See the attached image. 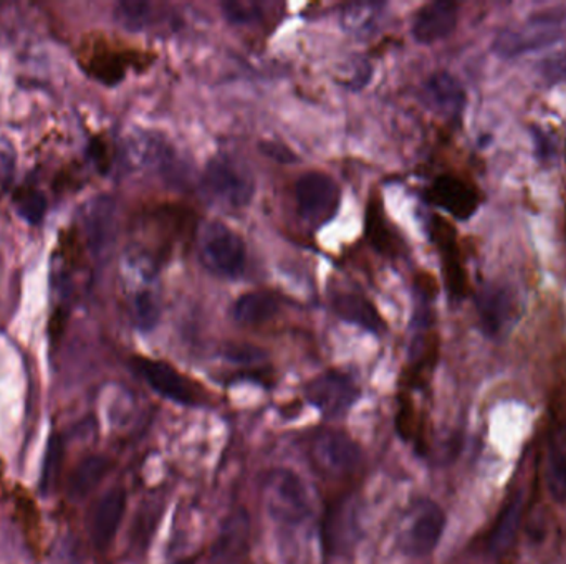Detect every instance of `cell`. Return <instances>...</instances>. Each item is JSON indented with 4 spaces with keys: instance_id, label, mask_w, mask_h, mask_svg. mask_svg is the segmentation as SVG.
Instances as JSON below:
<instances>
[{
    "instance_id": "24",
    "label": "cell",
    "mask_w": 566,
    "mask_h": 564,
    "mask_svg": "<svg viewBox=\"0 0 566 564\" xmlns=\"http://www.w3.org/2000/svg\"><path fill=\"white\" fill-rule=\"evenodd\" d=\"M546 488L552 499L556 502L566 500V456L558 449L552 447L546 457Z\"/></svg>"
},
{
    "instance_id": "27",
    "label": "cell",
    "mask_w": 566,
    "mask_h": 564,
    "mask_svg": "<svg viewBox=\"0 0 566 564\" xmlns=\"http://www.w3.org/2000/svg\"><path fill=\"white\" fill-rule=\"evenodd\" d=\"M63 444L59 436H52L47 446L46 460H43L42 475H40V488L43 493L55 484L62 467Z\"/></svg>"
},
{
    "instance_id": "23",
    "label": "cell",
    "mask_w": 566,
    "mask_h": 564,
    "mask_svg": "<svg viewBox=\"0 0 566 564\" xmlns=\"http://www.w3.org/2000/svg\"><path fill=\"white\" fill-rule=\"evenodd\" d=\"M15 210L22 219L31 226L42 222L47 213V197L40 189L34 185H18L12 195Z\"/></svg>"
},
{
    "instance_id": "4",
    "label": "cell",
    "mask_w": 566,
    "mask_h": 564,
    "mask_svg": "<svg viewBox=\"0 0 566 564\" xmlns=\"http://www.w3.org/2000/svg\"><path fill=\"white\" fill-rule=\"evenodd\" d=\"M77 60L88 77L106 87L119 84L125 77L126 66L131 63L130 52L119 50L106 36L94 31L81 37L77 47Z\"/></svg>"
},
{
    "instance_id": "1",
    "label": "cell",
    "mask_w": 566,
    "mask_h": 564,
    "mask_svg": "<svg viewBox=\"0 0 566 564\" xmlns=\"http://www.w3.org/2000/svg\"><path fill=\"white\" fill-rule=\"evenodd\" d=\"M267 512L280 525L297 526L313 513V499L307 482L288 469L270 472L263 485Z\"/></svg>"
},
{
    "instance_id": "21",
    "label": "cell",
    "mask_w": 566,
    "mask_h": 564,
    "mask_svg": "<svg viewBox=\"0 0 566 564\" xmlns=\"http://www.w3.org/2000/svg\"><path fill=\"white\" fill-rule=\"evenodd\" d=\"M279 311V302L270 293H245L235 302L232 308V317L244 326H259L272 320Z\"/></svg>"
},
{
    "instance_id": "32",
    "label": "cell",
    "mask_w": 566,
    "mask_h": 564,
    "mask_svg": "<svg viewBox=\"0 0 566 564\" xmlns=\"http://www.w3.org/2000/svg\"><path fill=\"white\" fill-rule=\"evenodd\" d=\"M90 156L97 168L102 172L108 171L110 168V153L108 144L102 137H94L90 143Z\"/></svg>"
},
{
    "instance_id": "26",
    "label": "cell",
    "mask_w": 566,
    "mask_h": 564,
    "mask_svg": "<svg viewBox=\"0 0 566 564\" xmlns=\"http://www.w3.org/2000/svg\"><path fill=\"white\" fill-rule=\"evenodd\" d=\"M159 305L151 292H140L134 296L133 318L141 331H151L159 321Z\"/></svg>"
},
{
    "instance_id": "12",
    "label": "cell",
    "mask_w": 566,
    "mask_h": 564,
    "mask_svg": "<svg viewBox=\"0 0 566 564\" xmlns=\"http://www.w3.org/2000/svg\"><path fill=\"white\" fill-rule=\"evenodd\" d=\"M126 512V491L121 487L110 488L99 500L91 516V541L99 550H106L115 540Z\"/></svg>"
},
{
    "instance_id": "19",
    "label": "cell",
    "mask_w": 566,
    "mask_h": 564,
    "mask_svg": "<svg viewBox=\"0 0 566 564\" xmlns=\"http://www.w3.org/2000/svg\"><path fill=\"white\" fill-rule=\"evenodd\" d=\"M333 310L342 320L364 328L371 333L382 331L383 321L370 300L358 293H338L333 298Z\"/></svg>"
},
{
    "instance_id": "13",
    "label": "cell",
    "mask_w": 566,
    "mask_h": 564,
    "mask_svg": "<svg viewBox=\"0 0 566 564\" xmlns=\"http://www.w3.org/2000/svg\"><path fill=\"white\" fill-rule=\"evenodd\" d=\"M459 11L454 2L437 0L424 5L413 22V37L416 42L429 46V43L445 40L451 36L458 25Z\"/></svg>"
},
{
    "instance_id": "14",
    "label": "cell",
    "mask_w": 566,
    "mask_h": 564,
    "mask_svg": "<svg viewBox=\"0 0 566 564\" xmlns=\"http://www.w3.org/2000/svg\"><path fill=\"white\" fill-rule=\"evenodd\" d=\"M514 296L502 285L484 286L477 295V313L480 324L489 336H497L514 317Z\"/></svg>"
},
{
    "instance_id": "33",
    "label": "cell",
    "mask_w": 566,
    "mask_h": 564,
    "mask_svg": "<svg viewBox=\"0 0 566 564\" xmlns=\"http://www.w3.org/2000/svg\"><path fill=\"white\" fill-rule=\"evenodd\" d=\"M263 154H267L269 157H273L275 161H280V163H295L297 157L292 153L288 148L282 146V144L275 143H266L262 144Z\"/></svg>"
},
{
    "instance_id": "31",
    "label": "cell",
    "mask_w": 566,
    "mask_h": 564,
    "mask_svg": "<svg viewBox=\"0 0 566 564\" xmlns=\"http://www.w3.org/2000/svg\"><path fill=\"white\" fill-rule=\"evenodd\" d=\"M226 358L229 361L237 362V364H250L263 358V352L259 348H252V346H231L226 352Z\"/></svg>"
},
{
    "instance_id": "7",
    "label": "cell",
    "mask_w": 566,
    "mask_h": 564,
    "mask_svg": "<svg viewBox=\"0 0 566 564\" xmlns=\"http://www.w3.org/2000/svg\"><path fill=\"white\" fill-rule=\"evenodd\" d=\"M360 537V510H358L357 499L346 495L343 499L330 503L320 525V540L325 554L338 556L346 553L353 548Z\"/></svg>"
},
{
    "instance_id": "25",
    "label": "cell",
    "mask_w": 566,
    "mask_h": 564,
    "mask_svg": "<svg viewBox=\"0 0 566 564\" xmlns=\"http://www.w3.org/2000/svg\"><path fill=\"white\" fill-rule=\"evenodd\" d=\"M116 21L126 30H143L151 21V5L147 2H138V0H126L116 8Z\"/></svg>"
},
{
    "instance_id": "22",
    "label": "cell",
    "mask_w": 566,
    "mask_h": 564,
    "mask_svg": "<svg viewBox=\"0 0 566 564\" xmlns=\"http://www.w3.org/2000/svg\"><path fill=\"white\" fill-rule=\"evenodd\" d=\"M522 509H524V505H522L520 495L514 497L507 505L503 507L492 531H490V553L500 554L512 547L515 537H517L518 526H520L522 512H524Z\"/></svg>"
},
{
    "instance_id": "15",
    "label": "cell",
    "mask_w": 566,
    "mask_h": 564,
    "mask_svg": "<svg viewBox=\"0 0 566 564\" xmlns=\"http://www.w3.org/2000/svg\"><path fill=\"white\" fill-rule=\"evenodd\" d=\"M248 537H250V520L245 510L229 515L220 526L214 544L213 557L219 564H235L247 553Z\"/></svg>"
},
{
    "instance_id": "17",
    "label": "cell",
    "mask_w": 566,
    "mask_h": 564,
    "mask_svg": "<svg viewBox=\"0 0 566 564\" xmlns=\"http://www.w3.org/2000/svg\"><path fill=\"white\" fill-rule=\"evenodd\" d=\"M427 105L445 116H459L464 110L465 91L458 78L448 72H439L427 80L424 87Z\"/></svg>"
},
{
    "instance_id": "18",
    "label": "cell",
    "mask_w": 566,
    "mask_h": 564,
    "mask_svg": "<svg viewBox=\"0 0 566 564\" xmlns=\"http://www.w3.org/2000/svg\"><path fill=\"white\" fill-rule=\"evenodd\" d=\"M385 5L377 2H353L345 5L339 15V24L348 36L355 39H370L382 25Z\"/></svg>"
},
{
    "instance_id": "2",
    "label": "cell",
    "mask_w": 566,
    "mask_h": 564,
    "mask_svg": "<svg viewBox=\"0 0 566 564\" xmlns=\"http://www.w3.org/2000/svg\"><path fill=\"white\" fill-rule=\"evenodd\" d=\"M201 260L214 275L235 279L247 261V248L241 235L222 222H209L200 239Z\"/></svg>"
},
{
    "instance_id": "3",
    "label": "cell",
    "mask_w": 566,
    "mask_h": 564,
    "mask_svg": "<svg viewBox=\"0 0 566 564\" xmlns=\"http://www.w3.org/2000/svg\"><path fill=\"white\" fill-rule=\"evenodd\" d=\"M204 188L220 204L242 209L254 197L256 182L244 163L231 156H217L204 171Z\"/></svg>"
},
{
    "instance_id": "5",
    "label": "cell",
    "mask_w": 566,
    "mask_h": 564,
    "mask_svg": "<svg viewBox=\"0 0 566 564\" xmlns=\"http://www.w3.org/2000/svg\"><path fill=\"white\" fill-rule=\"evenodd\" d=\"M298 214L310 226L322 227L338 213L342 191L332 176L308 172L295 184Z\"/></svg>"
},
{
    "instance_id": "9",
    "label": "cell",
    "mask_w": 566,
    "mask_h": 564,
    "mask_svg": "<svg viewBox=\"0 0 566 564\" xmlns=\"http://www.w3.org/2000/svg\"><path fill=\"white\" fill-rule=\"evenodd\" d=\"M133 367L146 381L147 386L168 401L181 406L196 405L197 390L194 389L193 383L168 362L138 356L133 359Z\"/></svg>"
},
{
    "instance_id": "6",
    "label": "cell",
    "mask_w": 566,
    "mask_h": 564,
    "mask_svg": "<svg viewBox=\"0 0 566 564\" xmlns=\"http://www.w3.org/2000/svg\"><path fill=\"white\" fill-rule=\"evenodd\" d=\"M305 397L323 418L339 419L360 399V387L348 374L326 371L307 384Z\"/></svg>"
},
{
    "instance_id": "8",
    "label": "cell",
    "mask_w": 566,
    "mask_h": 564,
    "mask_svg": "<svg viewBox=\"0 0 566 564\" xmlns=\"http://www.w3.org/2000/svg\"><path fill=\"white\" fill-rule=\"evenodd\" d=\"M563 30L556 18L535 17L520 27L505 28L497 36L493 50L503 59H515L535 50L545 49L562 39Z\"/></svg>"
},
{
    "instance_id": "10",
    "label": "cell",
    "mask_w": 566,
    "mask_h": 564,
    "mask_svg": "<svg viewBox=\"0 0 566 564\" xmlns=\"http://www.w3.org/2000/svg\"><path fill=\"white\" fill-rule=\"evenodd\" d=\"M446 522L445 510L437 503H421L402 538L406 553L414 557L429 556L445 535Z\"/></svg>"
},
{
    "instance_id": "16",
    "label": "cell",
    "mask_w": 566,
    "mask_h": 564,
    "mask_svg": "<svg viewBox=\"0 0 566 564\" xmlns=\"http://www.w3.org/2000/svg\"><path fill=\"white\" fill-rule=\"evenodd\" d=\"M430 197L440 209L458 219H468L477 209V194L471 185L452 176H440L430 188Z\"/></svg>"
},
{
    "instance_id": "28",
    "label": "cell",
    "mask_w": 566,
    "mask_h": 564,
    "mask_svg": "<svg viewBox=\"0 0 566 564\" xmlns=\"http://www.w3.org/2000/svg\"><path fill=\"white\" fill-rule=\"evenodd\" d=\"M224 17L234 25H248L262 17V5L250 0H228L220 4Z\"/></svg>"
},
{
    "instance_id": "11",
    "label": "cell",
    "mask_w": 566,
    "mask_h": 564,
    "mask_svg": "<svg viewBox=\"0 0 566 564\" xmlns=\"http://www.w3.org/2000/svg\"><path fill=\"white\" fill-rule=\"evenodd\" d=\"M311 456L320 467L332 474H348L360 465V446L348 434L339 431H325L314 437Z\"/></svg>"
},
{
    "instance_id": "30",
    "label": "cell",
    "mask_w": 566,
    "mask_h": 564,
    "mask_svg": "<svg viewBox=\"0 0 566 564\" xmlns=\"http://www.w3.org/2000/svg\"><path fill=\"white\" fill-rule=\"evenodd\" d=\"M15 150L8 140L0 138V191H5L14 179Z\"/></svg>"
},
{
    "instance_id": "29",
    "label": "cell",
    "mask_w": 566,
    "mask_h": 564,
    "mask_svg": "<svg viewBox=\"0 0 566 564\" xmlns=\"http://www.w3.org/2000/svg\"><path fill=\"white\" fill-rule=\"evenodd\" d=\"M537 72L546 85L566 84V50L543 59L537 65Z\"/></svg>"
},
{
    "instance_id": "20",
    "label": "cell",
    "mask_w": 566,
    "mask_h": 564,
    "mask_svg": "<svg viewBox=\"0 0 566 564\" xmlns=\"http://www.w3.org/2000/svg\"><path fill=\"white\" fill-rule=\"evenodd\" d=\"M112 462L105 456H90L81 460L68 478V497L72 500L87 499L88 495L106 477Z\"/></svg>"
}]
</instances>
